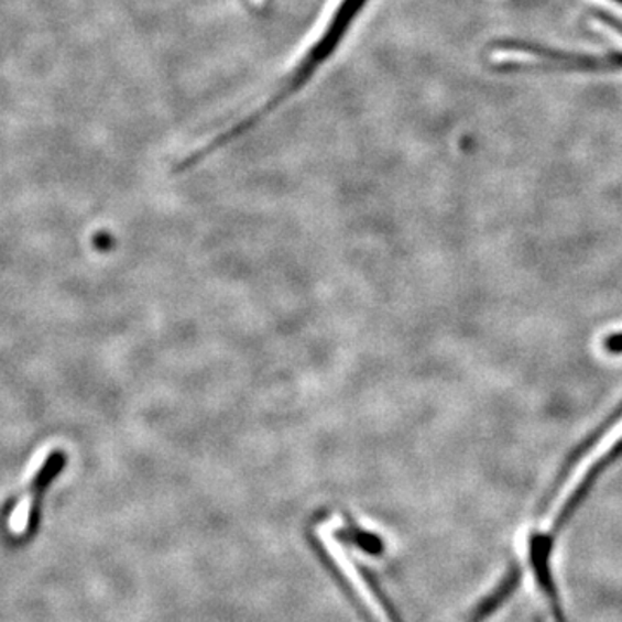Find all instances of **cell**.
Wrapping results in <instances>:
<instances>
[{
	"mask_svg": "<svg viewBox=\"0 0 622 622\" xmlns=\"http://www.w3.org/2000/svg\"><path fill=\"white\" fill-rule=\"evenodd\" d=\"M622 439V417L615 422L611 429L603 434L599 441L591 446L587 454L582 455L581 460L576 463L575 469L570 472L569 478L564 481L563 488L555 496L548 514H546L545 522H543V530L539 531L533 538L534 545L545 552H552L554 546L555 534H557L560 522L566 517V509H569L576 491L582 487V482L590 474L597 463L605 457L609 451L614 450V446L619 445Z\"/></svg>",
	"mask_w": 622,
	"mask_h": 622,
	"instance_id": "6da1fadb",
	"label": "cell"
},
{
	"mask_svg": "<svg viewBox=\"0 0 622 622\" xmlns=\"http://www.w3.org/2000/svg\"><path fill=\"white\" fill-rule=\"evenodd\" d=\"M65 466V451L56 450L48 455L44 466L39 469L35 478H33L32 487H30V498L29 502H26V509H24L23 514L14 515V517H11V522H9L12 533L20 534V536H26V534L33 533L36 524H39V517H41V506L42 500H44V493L47 491V488L51 487V482H53L54 479L63 472Z\"/></svg>",
	"mask_w": 622,
	"mask_h": 622,
	"instance_id": "7a4b0ae2",
	"label": "cell"
},
{
	"mask_svg": "<svg viewBox=\"0 0 622 622\" xmlns=\"http://www.w3.org/2000/svg\"><path fill=\"white\" fill-rule=\"evenodd\" d=\"M109 241H111V239H109L108 236H106V233H99V236H97V238L94 239V242H96L97 248H101V249L108 248Z\"/></svg>",
	"mask_w": 622,
	"mask_h": 622,
	"instance_id": "3957f363",
	"label": "cell"
},
{
	"mask_svg": "<svg viewBox=\"0 0 622 622\" xmlns=\"http://www.w3.org/2000/svg\"><path fill=\"white\" fill-rule=\"evenodd\" d=\"M611 348H612V350H622V336H619V338L612 339Z\"/></svg>",
	"mask_w": 622,
	"mask_h": 622,
	"instance_id": "277c9868",
	"label": "cell"
},
{
	"mask_svg": "<svg viewBox=\"0 0 622 622\" xmlns=\"http://www.w3.org/2000/svg\"><path fill=\"white\" fill-rule=\"evenodd\" d=\"M257 8H263L266 4V0H251Z\"/></svg>",
	"mask_w": 622,
	"mask_h": 622,
	"instance_id": "5b68a950",
	"label": "cell"
},
{
	"mask_svg": "<svg viewBox=\"0 0 622 622\" xmlns=\"http://www.w3.org/2000/svg\"><path fill=\"white\" fill-rule=\"evenodd\" d=\"M615 2H618V4L622 6V0H615Z\"/></svg>",
	"mask_w": 622,
	"mask_h": 622,
	"instance_id": "8992f818",
	"label": "cell"
}]
</instances>
